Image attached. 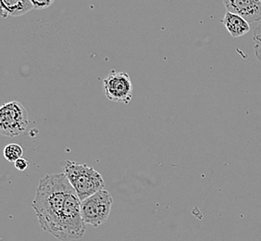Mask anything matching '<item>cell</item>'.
<instances>
[{
    "instance_id": "277c9868",
    "label": "cell",
    "mask_w": 261,
    "mask_h": 241,
    "mask_svg": "<svg viewBox=\"0 0 261 241\" xmlns=\"http://www.w3.org/2000/svg\"><path fill=\"white\" fill-rule=\"evenodd\" d=\"M29 115L24 106L18 101H10L0 108V133L8 137H16L25 132Z\"/></svg>"
},
{
    "instance_id": "7c38bea8",
    "label": "cell",
    "mask_w": 261,
    "mask_h": 241,
    "mask_svg": "<svg viewBox=\"0 0 261 241\" xmlns=\"http://www.w3.org/2000/svg\"><path fill=\"white\" fill-rule=\"evenodd\" d=\"M35 10H45L50 7L55 0H29Z\"/></svg>"
},
{
    "instance_id": "5b68a950",
    "label": "cell",
    "mask_w": 261,
    "mask_h": 241,
    "mask_svg": "<svg viewBox=\"0 0 261 241\" xmlns=\"http://www.w3.org/2000/svg\"><path fill=\"white\" fill-rule=\"evenodd\" d=\"M86 223L81 211V200L72 188L68 194L62 216V227L65 241L80 239L86 233Z\"/></svg>"
},
{
    "instance_id": "8992f818",
    "label": "cell",
    "mask_w": 261,
    "mask_h": 241,
    "mask_svg": "<svg viewBox=\"0 0 261 241\" xmlns=\"http://www.w3.org/2000/svg\"><path fill=\"white\" fill-rule=\"evenodd\" d=\"M133 83L126 71L111 70L103 80V91L109 101L130 103L133 100Z\"/></svg>"
},
{
    "instance_id": "7a4b0ae2",
    "label": "cell",
    "mask_w": 261,
    "mask_h": 241,
    "mask_svg": "<svg viewBox=\"0 0 261 241\" xmlns=\"http://www.w3.org/2000/svg\"><path fill=\"white\" fill-rule=\"evenodd\" d=\"M61 164L63 174L75 189L81 201L105 189V181L93 167L71 161H63Z\"/></svg>"
},
{
    "instance_id": "8fae6325",
    "label": "cell",
    "mask_w": 261,
    "mask_h": 241,
    "mask_svg": "<svg viewBox=\"0 0 261 241\" xmlns=\"http://www.w3.org/2000/svg\"><path fill=\"white\" fill-rule=\"evenodd\" d=\"M253 39L255 41V53L257 60L261 61V23L257 26L253 35Z\"/></svg>"
},
{
    "instance_id": "ba28073f",
    "label": "cell",
    "mask_w": 261,
    "mask_h": 241,
    "mask_svg": "<svg viewBox=\"0 0 261 241\" xmlns=\"http://www.w3.org/2000/svg\"><path fill=\"white\" fill-rule=\"evenodd\" d=\"M1 16L2 18L8 17H20L34 10V7L29 0H0Z\"/></svg>"
},
{
    "instance_id": "3957f363",
    "label": "cell",
    "mask_w": 261,
    "mask_h": 241,
    "mask_svg": "<svg viewBox=\"0 0 261 241\" xmlns=\"http://www.w3.org/2000/svg\"><path fill=\"white\" fill-rule=\"evenodd\" d=\"M113 198L106 189L98 191L94 195L81 201L82 216L86 224L98 227L108 221L111 214Z\"/></svg>"
},
{
    "instance_id": "4fadbf2b",
    "label": "cell",
    "mask_w": 261,
    "mask_h": 241,
    "mask_svg": "<svg viewBox=\"0 0 261 241\" xmlns=\"http://www.w3.org/2000/svg\"><path fill=\"white\" fill-rule=\"evenodd\" d=\"M14 164H15L16 169L19 170V171H25L26 169L28 168V162L24 159H22V158L17 160L14 162Z\"/></svg>"
},
{
    "instance_id": "52a82bcc",
    "label": "cell",
    "mask_w": 261,
    "mask_h": 241,
    "mask_svg": "<svg viewBox=\"0 0 261 241\" xmlns=\"http://www.w3.org/2000/svg\"><path fill=\"white\" fill-rule=\"evenodd\" d=\"M223 4L228 12L240 16L249 23L261 20V2L258 0H223Z\"/></svg>"
},
{
    "instance_id": "30bf717a",
    "label": "cell",
    "mask_w": 261,
    "mask_h": 241,
    "mask_svg": "<svg viewBox=\"0 0 261 241\" xmlns=\"http://www.w3.org/2000/svg\"><path fill=\"white\" fill-rule=\"evenodd\" d=\"M23 155L22 148L18 144H10L4 149V157L10 162H15Z\"/></svg>"
},
{
    "instance_id": "5bb4252c",
    "label": "cell",
    "mask_w": 261,
    "mask_h": 241,
    "mask_svg": "<svg viewBox=\"0 0 261 241\" xmlns=\"http://www.w3.org/2000/svg\"><path fill=\"white\" fill-rule=\"evenodd\" d=\"M258 1H260V2H261V0H258Z\"/></svg>"
},
{
    "instance_id": "6da1fadb",
    "label": "cell",
    "mask_w": 261,
    "mask_h": 241,
    "mask_svg": "<svg viewBox=\"0 0 261 241\" xmlns=\"http://www.w3.org/2000/svg\"><path fill=\"white\" fill-rule=\"evenodd\" d=\"M72 188L64 174L46 175L39 182L32 204L41 228L61 241H65L62 216L67 197Z\"/></svg>"
},
{
    "instance_id": "9c48e42d",
    "label": "cell",
    "mask_w": 261,
    "mask_h": 241,
    "mask_svg": "<svg viewBox=\"0 0 261 241\" xmlns=\"http://www.w3.org/2000/svg\"><path fill=\"white\" fill-rule=\"evenodd\" d=\"M222 23L232 37H240L250 31V26L248 21H246L240 16L228 11L222 20Z\"/></svg>"
}]
</instances>
